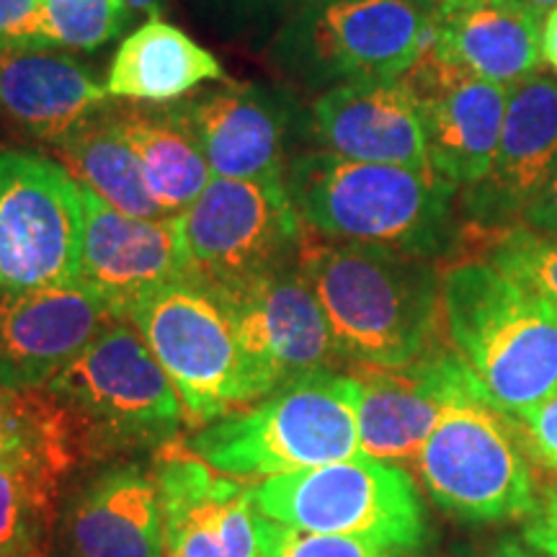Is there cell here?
Here are the masks:
<instances>
[{
	"label": "cell",
	"mask_w": 557,
	"mask_h": 557,
	"mask_svg": "<svg viewBox=\"0 0 557 557\" xmlns=\"http://www.w3.org/2000/svg\"><path fill=\"white\" fill-rule=\"evenodd\" d=\"M299 269L344 361L395 369L431 351L442 315V278L429 259L333 240L305 248Z\"/></svg>",
	"instance_id": "obj_2"
},
{
	"label": "cell",
	"mask_w": 557,
	"mask_h": 557,
	"mask_svg": "<svg viewBox=\"0 0 557 557\" xmlns=\"http://www.w3.org/2000/svg\"><path fill=\"white\" fill-rule=\"evenodd\" d=\"M109 99L107 86L65 52L0 54V116L45 143H60L78 124L107 109Z\"/></svg>",
	"instance_id": "obj_23"
},
{
	"label": "cell",
	"mask_w": 557,
	"mask_h": 557,
	"mask_svg": "<svg viewBox=\"0 0 557 557\" xmlns=\"http://www.w3.org/2000/svg\"><path fill=\"white\" fill-rule=\"evenodd\" d=\"M421 114L431 169L455 186H472L491 169L508 90L426 52L403 75Z\"/></svg>",
	"instance_id": "obj_14"
},
{
	"label": "cell",
	"mask_w": 557,
	"mask_h": 557,
	"mask_svg": "<svg viewBox=\"0 0 557 557\" xmlns=\"http://www.w3.org/2000/svg\"><path fill=\"white\" fill-rule=\"evenodd\" d=\"M60 480L50 462L34 455L0 457V557H26L39 549Z\"/></svg>",
	"instance_id": "obj_27"
},
{
	"label": "cell",
	"mask_w": 557,
	"mask_h": 557,
	"mask_svg": "<svg viewBox=\"0 0 557 557\" xmlns=\"http://www.w3.org/2000/svg\"><path fill=\"white\" fill-rule=\"evenodd\" d=\"M524 542L540 555L557 557V483L537 498V506L527 517Z\"/></svg>",
	"instance_id": "obj_34"
},
{
	"label": "cell",
	"mask_w": 557,
	"mask_h": 557,
	"mask_svg": "<svg viewBox=\"0 0 557 557\" xmlns=\"http://www.w3.org/2000/svg\"><path fill=\"white\" fill-rule=\"evenodd\" d=\"M542 58L557 73V5L545 16L542 24Z\"/></svg>",
	"instance_id": "obj_36"
},
{
	"label": "cell",
	"mask_w": 557,
	"mask_h": 557,
	"mask_svg": "<svg viewBox=\"0 0 557 557\" xmlns=\"http://www.w3.org/2000/svg\"><path fill=\"white\" fill-rule=\"evenodd\" d=\"M181 107L214 176L284 181L289 114L278 96L230 83L194 94Z\"/></svg>",
	"instance_id": "obj_21"
},
{
	"label": "cell",
	"mask_w": 557,
	"mask_h": 557,
	"mask_svg": "<svg viewBox=\"0 0 557 557\" xmlns=\"http://www.w3.org/2000/svg\"><path fill=\"white\" fill-rule=\"evenodd\" d=\"M299 222L329 240L436 259L455 243L459 186L436 171L359 163L329 150L305 152L284 169Z\"/></svg>",
	"instance_id": "obj_1"
},
{
	"label": "cell",
	"mask_w": 557,
	"mask_h": 557,
	"mask_svg": "<svg viewBox=\"0 0 557 557\" xmlns=\"http://www.w3.org/2000/svg\"><path fill=\"white\" fill-rule=\"evenodd\" d=\"M431 52L478 78L513 88L545 65L542 18L521 0L434 9Z\"/></svg>",
	"instance_id": "obj_22"
},
{
	"label": "cell",
	"mask_w": 557,
	"mask_h": 557,
	"mask_svg": "<svg viewBox=\"0 0 557 557\" xmlns=\"http://www.w3.org/2000/svg\"><path fill=\"white\" fill-rule=\"evenodd\" d=\"M67 557H160L158 480L137 462H114L70 493L60 513Z\"/></svg>",
	"instance_id": "obj_18"
},
{
	"label": "cell",
	"mask_w": 557,
	"mask_h": 557,
	"mask_svg": "<svg viewBox=\"0 0 557 557\" xmlns=\"http://www.w3.org/2000/svg\"><path fill=\"white\" fill-rule=\"evenodd\" d=\"M45 50L41 0H0V54Z\"/></svg>",
	"instance_id": "obj_33"
},
{
	"label": "cell",
	"mask_w": 557,
	"mask_h": 557,
	"mask_svg": "<svg viewBox=\"0 0 557 557\" xmlns=\"http://www.w3.org/2000/svg\"><path fill=\"white\" fill-rule=\"evenodd\" d=\"M70 176L124 214L163 220L169 214L152 197L143 163L111 116V103L52 145Z\"/></svg>",
	"instance_id": "obj_26"
},
{
	"label": "cell",
	"mask_w": 557,
	"mask_h": 557,
	"mask_svg": "<svg viewBox=\"0 0 557 557\" xmlns=\"http://www.w3.org/2000/svg\"><path fill=\"white\" fill-rule=\"evenodd\" d=\"M225 78L220 60L189 34L152 18L122 41L107 73L111 99L132 103L181 101L201 83Z\"/></svg>",
	"instance_id": "obj_25"
},
{
	"label": "cell",
	"mask_w": 557,
	"mask_h": 557,
	"mask_svg": "<svg viewBox=\"0 0 557 557\" xmlns=\"http://www.w3.org/2000/svg\"><path fill=\"white\" fill-rule=\"evenodd\" d=\"M529 457L557 475V389L517 418Z\"/></svg>",
	"instance_id": "obj_32"
},
{
	"label": "cell",
	"mask_w": 557,
	"mask_h": 557,
	"mask_svg": "<svg viewBox=\"0 0 557 557\" xmlns=\"http://www.w3.org/2000/svg\"><path fill=\"white\" fill-rule=\"evenodd\" d=\"M34 455L62 478L81 462L67 418L47 389L0 387V457Z\"/></svg>",
	"instance_id": "obj_28"
},
{
	"label": "cell",
	"mask_w": 557,
	"mask_h": 557,
	"mask_svg": "<svg viewBox=\"0 0 557 557\" xmlns=\"http://www.w3.org/2000/svg\"><path fill=\"white\" fill-rule=\"evenodd\" d=\"M312 127L333 156L434 171L421 114L403 78L354 81L331 88L312 107Z\"/></svg>",
	"instance_id": "obj_20"
},
{
	"label": "cell",
	"mask_w": 557,
	"mask_h": 557,
	"mask_svg": "<svg viewBox=\"0 0 557 557\" xmlns=\"http://www.w3.org/2000/svg\"><path fill=\"white\" fill-rule=\"evenodd\" d=\"M491 557H537V549H532V553H529L527 547L513 545V542H506V545H500ZM542 557H545V555H542Z\"/></svg>",
	"instance_id": "obj_38"
},
{
	"label": "cell",
	"mask_w": 557,
	"mask_h": 557,
	"mask_svg": "<svg viewBox=\"0 0 557 557\" xmlns=\"http://www.w3.org/2000/svg\"><path fill=\"white\" fill-rule=\"evenodd\" d=\"M487 261L557 308V235L513 225L493 238Z\"/></svg>",
	"instance_id": "obj_30"
},
{
	"label": "cell",
	"mask_w": 557,
	"mask_h": 557,
	"mask_svg": "<svg viewBox=\"0 0 557 557\" xmlns=\"http://www.w3.org/2000/svg\"><path fill=\"white\" fill-rule=\"evenodd\" d=\"M116 323L81 284L0 295V387L41 389Z\"/></svg>",
	"instance_id": "obj_15"
},
{
	"label": "cell",
	"mask_w": 557,
	"mask_h": 557,
	"mask_svg": "<svg viewBox=\"0 0 557 557\" xmlns=\"http://www.w3.org/2000/svg\"><path fill=\"white\" fill-rule=\"evenodd\" d=\"M259 557H398L393 549H382L354 537L312 534L284 527L263 517Z\"/></svg>",
	"instance_id": "obj_31"
},
{
	"label": "cell",
	"mask_w": 557,
	"mask_h": 557,
	"mask_svg": "<svg viewBox=\"0 0 557 557\" xmlns=\"http://www.w3.org/2000/svg\"><path fill=\"white\" fill-rule=\"evenodd\" d=\"M26 557H50V555H47L45 549H34V553H32V555H26Z\"/></svg>",
	"instance_id": "obj_41"
},
{
	"label": "cell",
	"mask_w": 557,
	"mask_h": 557,
	"mask_svg": "<svg viewBox=\"0 0 557 557\" xmlns=\"http://www.w3.org/2000/svg\"><path fill=\"white\" fill-rule=\"evenodd\" d=\"M222 289L243 348L246 406L308 374L336 372L344 361L299 263Z\"/></svg>",
	"instance_id": "obj_12"
},
{
	"label": "cell",
	"mask_w": 557,
	"mask_h": 557,
	"mask_svg": "<svg viewBox=\"0 0 557 557\" xmlns=\"http://www.w3.org/2000/svg\"><path fill=\"white\" fill-rule=\"evenodd\" d=\"M178 225L191 271L220 287L295 267L302 253V222L284 181L214 176Z\"/></svg>",
	"instance_id": "obj_10"
},
{
	"label": "cell",
	"mask_w": 557,
	"mask_h": 557,
	"mask_svg": "<svg viewBox=\"0 0 557 557\" xmlns=\"http://www.w3.org/2000/svg\"><path fill=\"white\" fill-rule=\"evenodd\" d=\"M256 506L278 524L354 537L382 549H418L429 540L421 493L400 465L359 455L253 487Z\"/></svg>",
	"instance_id": "obj_7"
},
{
	"label": "cell",
	"mask_w": 557,
	"mask_h": 557,
	"mask_svg": "<svg viewBox=\"0 0 557 557\" xmlns=\"http://www.w3.org/2000/svg\"><path fill=\"white\" fill-rule=\"evenodd\" d=\"M451 346L493 406L521 418L557 389V308L491 261L442 276Z\"/></svg>",
	"instance_id": "obj_3"
},
{
	"label": "cell",
	"mask_w": 557,
	"mask_h": 557,
	"mask_svg": "<svg viewBox=\"0 0 557 557\" xmlns=\"http://www.w3.org/2000/svg\"><path fill=\"white\" fill-rule=\"evenodd\" d=\"M81 201L78 284L101 297L116 320H127L145 295L191 271L178 214L163 220L132 218L86 186H81Z\"/></svg>",
	"instance_id": "obj_13"
},
{
	"label": "cell",
	"mask_w": 557,
	"mask_h": 557,
	"mask_svg": "<svg viewBox=\"0 0 557 557\" xmlns=\"http://www.w3.org/2000/svg\"><path fill=\"white\" fill-rule=\"evenodd\" d=\"M127 0H41L45 50L94 52L132 24Z\"/></svg>",
	"instance_id": "obj_29"
},
{
	"label": "cell",
	"mask_w": 557,
	"mask_h": 557,
	"mask_svg": "<svg viewBox=\"0 0 557 557\" xmlns=\"http://www.w3.org/2000/svg\"><path fill=\"white\" fill-rule=\"evenodd\" d=\"M132 5V11L139 13H148L150 18H160L165 11V0H127Z\"/></svg>",
	"instance_id": "obj_37"
},
{
	"label": "cell",
	"mask_w": 557,
	"mask_h": 557,
	"mask_svg": "<svg viewBox=\"0 0 557 557\" xmlns=\"http://www.w3.org/2000/svg\"><path fill=\"white\" fill-rule=\"evenodd\" d=\"M413 465L431 500L470 524L527 519L537 506L517 418L485 398L470 369Z\"/></svg>",
	"instance_id": "obj_6"
},
{
	"label": "cell",
	"mask_w": 557,
	"mask_h": 557,
	"mask_svg": "<svg viewBox=\"0 0 557 557\" xmlns=\"http://www.w3.org/2000/svg\"><path fill=\"white\" fill-rule=\"evenodd\" d=\"M519 220L524 222V227L557 235V171L547 178V184L529 199V205L524 207Z\"/></svg>",
	"instance_id": "obj_35"
},
{
	"label": "cell",
	"mask_w": 557,
	"mask_h": 557,
	"mask_svg": "<svg viewBox=\"0 0 557 557\" xmlns=\"http://www.w3.org/2000/svg\"><path fill=\"white\" fill-rule=\"evenodd\" d=\"M468 3H485V0H434V9H455V5Z\"/></svg>",
	"instance_id": "obj_40"
},
{
	"label": "cell",
	"mask_w": 557,
	"mask_h": 557,
	"mask_svg": "<svg viewBox=\"0 0 557 557\" xmlns=\"http://www.w3.org/2000/svg\"><path fill=\"white\" fill-rule=\"evenodd\" d=\"M156 480L169 557H259L263 513L253 487L189 455L165 457Z\"/></svg>",
	"instance_id": "obj_16"
},
{
	"label": "cell",
	"mask_w": 557,
	"mask_h": 557,
	"mask_svg": "<svg viewBox=\"0 0 557 557\" xmlns=\"http://www.w3.org/2000/svg\"><path fill=\"white\" fill-rule=\"evenodd\" d=\"M45 389L86 462L163 447L186 418L171 377L129 320L111 323Z\"/></svg>",
	"instance_id": "obj_4"
},
{
	"label": "cell",
	"mask_w": 557,
	"mask_h": 557,
	"mask_svg": "<svg viewBox=\"0 0 557 557\" xmlns=\"http://www.w3.org/2000/svg\"><path fill=\"white\" fill-rule=\"evenodd\" d=\"M465 374L468 364L457 351H429L413 364L354 374L361 455L393 465L416 459Z\"/></svg>",
	"instance_id": "obj_17"
},
{
	"label": "cell",
	"mask_w": 557,
	"mask_h": 557,
	"mask_svg": "<svg viewBox=\"0 0 557 557\" xmlns=\"http://www.w3.org/2000/svg\"><path fill=\"white\" fill-rule=\"evenodd\" d=\"M434 45V0H310L282 34L284 60L354 81L403 78Z\"/></svg>",
	"instance_id": "obj_11"
},
{
	"label": "cell",
	"mask_w": 557,
	"mask_h": 557,
	"mask_svg": "<svg viewBox=\"0 0 557 557\" xmlns=\"http://www.w3.org/2000/svg\"><path fill=\"white\" fill-rule=\"evenodd\" d=\"M557 171V83L532 75L508 90L496 156L478 184L468 186L465 209L487 225L521 218L529 199Z\"/></svg>",
	"instance_id": "obj_19"
},
{
	"label": "cell",
	"mask_w": 557,
	"mask_h": 557,
	"mask_svg": "<svg viewBox=\"0 0 557 557\" xmlns=\"http://www.w3.org/2000/svg\"><path fill=\"white\" fill-rule=\"evenodd\" d=\"M521 3L529 5V9H532L534 13H537L540 18H545L547 13L553 11L555 5H557V0H521Z\"/></svg>",
	"instance_id": "obj_39"
},
{
	"label": "cell",
	"mask_w": 557,
	"mask_h": 557,
	"mask_svg": "<svg viewBox=\"0 0 557 557\" xmlns=\"http://www.w3.org/2000/svg\"><path fill=\"white\" fill-rule=\"evenodd\" d=\"M191 455L243 480L282 478L359 457L357 377L315 372L189 438Z\"/></svg>",
	"instance_id": "obj_5"
},
{
	"label": "cell",
	"mask_w": 557,
	"mask_h": 557,
	"mask_svg": "<svg viewBox=\"0 0 557 557\" xmlns=\"http://www.w3.org/2000/svg\"><path fill=\"white\" fill-rule=\"evenodd\" d=\"M111 116L143 163L152 197L169 218L186 212L214 173L181 101L111 107Z\"/></svg>",
	"instance_id": "obj_24"
},
{
	"label": "cell",
	"mask_w": 557,
	"mask_h": 557,
	"mask_svg": "<svg viewBox=\"0 0 557 557\" xmlns=\"http://www.w3.org/2000/svg\"><path fill=\"white\" fill-rule=\"evenodd\" d=\"M127 320L171 377L191 426L246 406L243 348L225 289L189 271L145 295Z\"/></svg>",
	"instance_id": "obj_8"
},
{
	"label": "cell",
	"mask_w": 557,
	"mask_h": 557,
	"mask_svg": "<svg viewBox=\"0 0 557 557\" xmlns=\"http://www.w3.org/2000/svg\"><path fill=\"white\" fill-rule=\"evenodd\" d=\"M81 184L58 160L0 150V295L78 284Z\"/></svg>",
	"instance_id": "obj_9"
}]
</instances>
